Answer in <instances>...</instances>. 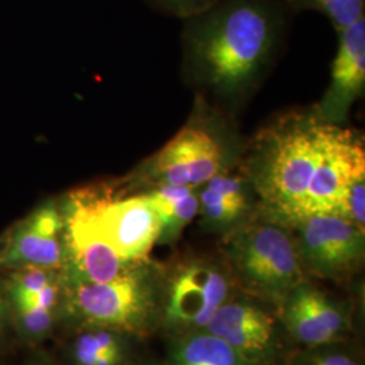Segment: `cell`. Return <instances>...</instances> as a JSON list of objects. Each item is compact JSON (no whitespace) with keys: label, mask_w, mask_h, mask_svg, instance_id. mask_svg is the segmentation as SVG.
<instances>
[{"label":"cell","mask_w":365,"mask_h":365,"mask_svg":"<svg viewBox=\"0 0 365 365\" xmlns=\"http://www.w3.org/2000/svg\"><path fill=\"white\" fill-rule=\"evenodd\" d=\"M288 11L279 0H215L185 18L182 39L190 81L222 103L240 105L272 64Z\"/></svg>","instance_id":"1"},{"label":"cell","mask_w":365,"mask_h":365,"mask_svg":"<svg viewBox=\"0 0 365 365\" xmlns=\"http://www.w3.org/2000/svg\"><path fill=\"white\" fill-rule=\"evenodd\" d=\"M345 128L327 123L313 108L274 119L247 145L241 170L268 217L292 226L303 217L309 190Z\"/></svg>","instance_id":"2"},{"label":"cell","mask_w":365,"mask_h":365,"mask_svg":"<svg viewBox=\"0 0 365 365\" xmlns=\"http://www.w3.org/2000/svg\"><path fill=\"white\" fill-rule=\"evenodd\" d=\"M245 148L230 118L199 93L185 125L126 182L131 187L170 184L199 188L211 178L237 168Z\"/></svg>","instance_id":"3"},{"label":"cell","mask_w":365,"mask_h":365,"mask_svg":"<svg viewBox=\"0 0 365 365\" xmlns=\"http://www.w3.org/2000/svg\"><path fill=\"white\" fill-rule=\"evenodd\" d=\"M225 252L242 283L264 298L283 303L304 282L291 227L261 210L226 233Z\"/></svg>","instance_id":"4"},{"label":"cell","mask_w":365,"mask_h":365,"mask_svg":"<svg viewBox=\"0 0 365 365\" xmlns=\"http://www.w3.org/2000/svg\"><path fill=\"white\" fill-rule=\"evenodd\" d=\"M60 202L64 211L88 222L123 260L144 262L158 242L161 223L146 192L114 197L113 188L91 187Z\"/></svg>","instance_id":"5"},{"label":"cell","mask_w":365,"mask_h":365,"mask_svg":"<svg viewBox=\"0 0 365 365\" xmlns=\"http://www.w3.org/2000/svg\"><path fill=\"white\" fill-rule=\"evenodd\" d=\"M66 312L86 327L118 333H144L155 307L153 289L144 264L105 283L64 284Z\"/></svg>","instance_id":"6"},{"label":"cell","mask_w":365,"mask_h":365,"mask_svg":"<svg viewBox=\"0 0 365 365\" xmlns=\"http://www.w3.org/2000/svg\"><path fill=\"white\" fill-rule=\"evenodd\" d=\"M304 269L339 279L364 260L365 230L333 212L312 214L291 226Z\"/></svg>","instance_id":"7"},{"label":"cell","mask_w":365,"mask_h":365,"mask_svg":"<svg viewBox=\"0 0 365 365\" xmlns=\"http://www.w3.org/2000/svg\"><path fill=\"white\" fill-rule=\"evenodd\" d=\"M66 262V220L57 199L42 202L4 233L0 269L46 268L63 271Z\"/></svg>","instance_id":"8"},{"label":"cell","mask_w":365,"mask_h":365,"mask_svg":"<svg viewBox=\"0 0 365 365\" xmlns=\"http://www.w3.org/2000/svg\"><path fill=\"white\" fill-rule=\"evenodd\" d=\"M230 287V277L221 265L207 260L184 264L170 282L165 321L175 329H206L227 300Z\"/></svg>","instance_id":"9"},{"label":"cell","mask_w":365,"mask_h":365,"mask_svg":"<svg viewBox=\"0 0 365 365\" xmlns=\"http://www.w3.org/2000/svg\"><path fill=\"white\" fill-rule=\"evenodd\" d=\"M339 46L330 84L314 106L315 115L327 123L342 125L365 87V16L337 33Z\"/></svg>","instance_id":"10"},{"label":"cell","mask_w":365,"mask_h":365,"mask_svg":"<svg viewBox=\"0 0 365 365\" xmlns=\"http://www.w3.org/2000/svg\"><path fill=\"white\" fill-rule=\"evenodd\" d=\"M63 214L66 220V262L61 276L66 286L105 283L144 264L123 260L84 218L64 210Z\"/></svg>","instance_id":"11"},{"label":"cell","mask_w":365,"mask_h":365,"mask_svg":"<svg viewBox=\"0 0 365 365\" xmlns=\"http://www.w3.org/2000/svg\"><path fill=\"white\" fill-rule=\"evenodd\" d=\"M205 330L227 342L250 364L268 356L274 345V317L248 302L226 300Z\"/></svg>","instance_id":"12"},{"label":"cell","mask_w":365,"mask_h":365,"mask_svg":"<svg viewBox=\"0 0 365 365\" xmlns=\"http://www.w3.org/2000/svg\"><path fill=\"white\" fill-rule=\"evenodd\" d=\"M282 306L289 333L306 345L329 344L345 327V317L339 306L306 282L294 288Z\"/></svg>","instance_id":"13"},{"label":"cell","mask_w":365,"mask_h":365,"mask_svg":"<svg viewBox=\"0 0 365 365\" xmlns=\"http://www.w3.org/2000/svg\"><path fill=\"white\" fill-rule=\"evenodd\" d=\"M255 195L252 182L238 165L211 178L197 188V214L206 227L227 233L253 214Z\"/></svg>","instance_id":"14"},{"label":"cell","mask_w":365,"mask_h":365,"mask_svg":"<svg viewBox=\"0 0 365 365\" xmlns=\"http://www.w3.org/2000/svg\"><path fill=\"white\" fill-rule=\"evenodd\" d=\"M146 194L161 223L158 244L175 242L199 212L197 188L156 184Z\"/></svg>","instance_id":"15"},{"label":"cell","mask_w":365,"mask_h":365,"mask_svg":"<svg viewBox=\"0 0 365 365\" xmlns=\"http://www.w3.org/2000/svg\"><path fill=\"white\" fill-rule=\"evenodd\" d=\"M170 365H252L223 339L209 331L180 339L172 353Z\"/></svg>","instance_id":"16"},{"label":"cell","mask_w":365,"mask_h":365,"mask_svg":"<svg viewBox=\"0 0 365 365\" xmlns=\"http://www.w3.org/2000/svg\"><path fill=\"white\" fill-rule=\"evenodd\" d=\"M289 11L324 14L339 33L365 16V0H284Z\"/></svg>","instance_id":"17"},{"label":"cell","mask_w":365,"mask_h":365,"mask_svg":"<svg viewBox=\"0 0 365 365\" xmlns=\"http://www.w3.org/2000/svg\"><path fill=\"white\" fill-rule=\"evenodd\" d=\"M10 314L18 333L27 341H41L52 331L56 324V310L37 306H11Z\"/></svg>","instance_id":"18"},{"label":"cell","mask_w":365,"mask_h":365,"mask_svg":"<svg viewBox=\"0 0 365 365\" xmlns=\"http://www.w3.org/2000/svg\"><path fill=\"white\" fill-rule=\"evenodd\" d=\"M61 272L46 268H19L9 271L7 280L1 284L7 297L36 294L53 282L61 279Z\"/></svg>","instance_id":"19"},{"label":"cell","mask_w":365,"mask_h":365,"mask_svg":"<svg viewBox=\"0 0 365 365\" xmlns=\"http://www.w3.org/2000/svg\"><path fill=\"white\" fill-rule=\"evenodd\" d=\"M334 214L365 230V172L356 175L346 182Z\"/></svg>","instance_id":"20"},{"label":"cell","mask_w":365,"mask_h":365,"mask_svg":"<svg viewBox=\"0 0 365 365\" xmlns=\"http://www.w3.org/2000/svg\"><path fill=\"white\" fill-rule=\"evenodd\" d=\"M155 7L173 14L176 16L188 18L194 14L200 13L202 10L207 9L215 0H149Z\"/></svg>","instance_id":"21"},{"label":"cell","mask_w":365,"mask_h":365,"mask_svg":"<svg viewBox=\"0 0 365 365\" xmlns=\"http://www.w3.org/2000/svg\"><path fill=\"white\" fill-rule=\"evenodd\" d=\"M299 365H359L344 353H324L304 360Z\"/></svg>","instance_id":"22"},{"label":"cell","mask_w":365,"mask_h":365,"mask_svg":"<svg viewBox=\"0 0 365 365\" xmlns=\"http://www.w3.org/2000/svg\"><path fill=\"white\" fill-rule=\"evenodd\" d=\"M11 319V314H10V304L7 295L4 292V288L0 284V336L4 333L7 322Z\"/></svg>","instance_id":"23"},{"label":"cell","mask_w":365,"mask_h":365,"mask_svg":"<svg viewBox=\"0 0 365 365\" xmlns=\"http://www.w3.org/2000/svg\"><path fill=\"white\" fill-rule=\"evenodd\" d=\"M26 365H57L53 363L51 359H48L46 356H39L36 359H31Z\"/></svg>","instance_id":"24"},{"label":"cell","mask_w":365,"mask_h":365,"mask_svg":"<svg viewBox=\"0 0 365 365\" xmlns=\"http://www.w3.org/2000/svg\"><path fill=\"white\" fill-rule=\"evenodd\" d=\"M3 241H4V233L0 235V249H1V245H3Z\"/></svg>","instance_id":"25"}]
</instances>
